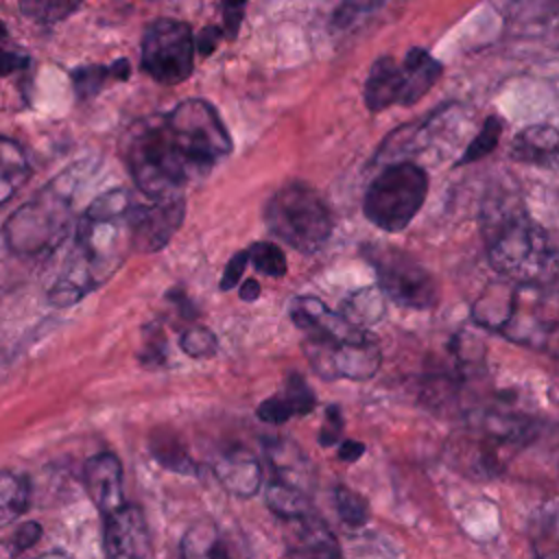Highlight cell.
Instances as JSON below:
<instances>
[{
	"mask_svg": "<svg viewBox=\"0 0 559 559\" xmlns=\"http://www.w3.org/2000/svg\"><path fill=\"white\" fill-rule=\"evenodd\" d=\"M293 323L312 341H352L365 336L362 330L352 328L338 312H332L317 297H295L290 304Z\"/></svg>",
	"mask_w": 559,
	"mask_h": 559,
	"instance_id": "13",
	"label": "cell"
},
{
	"mask_svg": "<svg viewBox=\"0 0 559 559\" xmlns=\"http://www.w3.org/2000/svg\"><path fill=\"white\" fill-rule=\"evenodd\" d=\"M245 17V2H225L223 4V37L234 39L240 31Z\"/></svg>",
	"mask_w": 559,
	"mask_h": 559,
	"instance_id": "41",
	"label": "cell"
},
{
	"mask_svg": "<svg viewBox=\"0 0 559 559\" xmlns=\"http://www.w3.org/2000/svg\"><path fill=\"white\" fill-rule=\"evenodd\" d=\"M362 454H365V443H360V441H356V439H345V441L338 445V459L345 461V463H354V461H358Z\"/></svg>",
	"mask_w": 559,
	"mask_h": 559,
	"instance_id": "45",
	"label": "cell"
},
{
	"mask_svg": "<svg viewBox=\"0 0 559 559\" xmlns=\"http://www.w3.org/2000/svg\"><path fill=\"white\" fill-rule=\"evenodd\" d=\"M483 225L493 271L522 284H544L555 277L557 251L552 238L524 210H491Z\"/></svg>",
	"mask_w": 559,
	"mask_h": 559,
	"instance_id": "1",
	"label": "cell"
},
{
	"mask_svg": "<svg viewBox=\"0 0 559 559\" xmlns=\"http://www.w3.org/2000/svg\"><path fill=\"white\" fill-rule=\"evenodd\" d=\"M129 216V214H127ZM129 245L127 218L90 221L81 216L74 238V249L55 286L48 290V301L57 308L81 301L90 290L107 282L122 264Z\"/></svg>",
	"mask_w": 559,
	"mask_h": 559,
	"instance_id": "2",
	"label": "cell"
},
{
	"mask_svg": "<svg viewBox=\"0 0 559 559\" xmlns=\"http://www.w3.org/2000/svg\"><path fill=\"white\" fill-rule=\"evenodd\" d=\"M334 504H336V511H338L341 520L352 528H358L369 520L367 500L358 491H354L345 485H338L334 489Z\"/></svg>",
	"mask_w": 559,
	"mask_h": 559,
	"instance_id": "31",
	"label": "cell"
},
{
	"mask_svg": "<svg viewBox=\"0 0 559 559\" xmlns=\"http://www.w3.org/2000/svg\"><path fill=\"white\" fill-rule=\"evenodd\" d=\"M515 301H518V293L502 288L500 295H496L493 286L487 288V293L472 306V317L478 325L491 328V330H502L513 310H515Z\"/></svg>",
	"mask_w": 559,
	"mask_h": 559,
	"instance_id": "25",
	"label": "cell"
},
{
	"mask_svg": "<svg viewBox=\"0 0 559 559\" xmlns=\"http://www.w3.org/2000/svg\"><path fill=\"white\" fill-rule=\"evenodd\" d=\"M186 214V201L168 199L153 205H133L127 216L129 245L140 253H155L168 245Z\"/></svg>",
	"mask_w": 559,
	"mask_h": 559,
	"instance_id": "11",
	"label": "cell"
},
{
	"mask_svg": "<svg viewBox=\"0 0 559 559\" xmlns=\"http://www.w3.org/2000/svg\"><path fill=\"white\" fill-rule=\"evenodd\" d=\"M140 360L144 365H162L166 360V341H164V334L157 330L153 336L146 338L142 352H140Z\"/></svg>",
	"mask_w": 559,
	"mask_h": 559,
	"instance_id": "42",
	"label": "cell"
},
{
	"mask_svg": "<svg viewBox=\"0 0 559 559\" xmlns=\"http://www.w3.org/2000/svg\"><path fill=\"white\" fill-rule=\"evenodd\" d=\"M362 255L373 266L378 288L384 297L413 310H430L437 306V282L411 253L395 247L365 245Z\"/></svg>",
	"mask_w": 559,
	"mask_h": 559,
	"instance_id": "8",
	"label": "cell"
},
{
	"mask_svg": "<svg viewBox=\"0 0 559 559\" xmlns=\"http://www.w3.org/2000/svg\"><path fill=\"white\" fill-rule=\"evenodd\" d=\"M266 459L273 469L271 480L310 493V467L299 448L288 441L275 439L266 443Z\"/></svg>",
	"mask_w": 559,
	"mask_h": 559,
	"instance_id": "19",
	"label": "cell"
},
{
	"mask_svg": "<svg viewBox=\"0 0 559 559\" xmlns=\"http://www.w3.org/2000/svg\"><path fill=\"white\" fill-rule=\"evenodd\" d=\"M557 148H559L557 129L550 124H533L513 138L511 157L524 164L552 168L557 164Z\"/></svg>",
	"mask_w": 559,
	"mask_h": 559,
	"instance_id": "18",
	"label": "cell"
},
{
	"mask_svg": "<svg viewBox=\"0 0 559 559\" xmlns=\"http://www.w3.org/2000/svg\"><path fill=\"white\" fill-rule=\"evenodd\" d=\"M20 9L39 22H59V20L68 17L72 11H76L79 4H72V2H24Z\"/></svg>",
	"mask_w": 559,
	"mask_h": 559,
	"instance_id": "35",
	"label": "cell"
},
{
	"mask_svg": "<svg viewBox=\"0 0 559 559\" xmlns=\"http://www.w3.org/2000/svg\"><path fill=\"white\" fill-rule=\"evenodd\" d=\"M249 262L260 271L262 275L269 277H284L286 275V258L284 251L277 245L271 242H253L247 249Z\"/></svg>",
	"mask_w": 559,
	"mask_h": 559,
	"instance_id": "32",
	"label": "cell"
},
{
	"mask_svg": "<svg viewBox=\"0 0 559 559\" xmlns=\"http://www.w3.org/2000/svg\"><path fill=\"white\" fill-rule=\"evenodd\" d=\"M7 39V28L4 24L0 22V76L2 74H9L13 70H22L28 66V57L26 55H20V52H11V50H4L2 48V41Z\"/></svg>",
	"mask_w": 559,
	"mask_h": 559,
	"instance_id": "43",
	"label": "cell"
},
{
	"mask_svg": "<svg viewBox=\"0 0 559 559\" xmlns=\"http://www.w3.org/2000/svg\"><path fill=\"white\" fill-rule=\"evenodd\" d=\"M162 116L192 175L210 170L231 153V135L207 100L188 98Z\"/></svg>",
	"mask_w": 559,
	"mask_h": 559,
	"instance_id": "7",
	"label": "cell"
},
{
	"mask_svg": "<svg viewBox=\"0 0 559 559\" xmlns=\"http://www.w3.org/2000/svg\"><path fill=\"white\" fill-rule=\"evenodd\" d=\"M124 162L135 186L153 201L179 199L192 175L164 116L142 120L129 131L124 140Z\"/></svg>",
	"mask_w": 559,
	"mask_h": 559,
	"instance_id": "3",
	"label": "cell"
},
{
	"mask_svg": "<svg viewBox=\"0 0 559 559\" xmlns=\"http://www.w3.org/2000/svg\"><path fill=\"white\" fill-rule=\"evenodd\" d=\"M404 79H406V92H404V105H415L419 98L426 96V92L435 85V81L441 76V63L430 57L424 48H411L402 61Z\"/></svg>",
	"mask_w": 559,
	"mask_h": 559,
	"instance_id": "20",
	"label": "cell"
},
{
	"mask_svg": "<svg viewBox=\"0 0 559 559\" xmlns=\"http://www.w3.org/2000/svg\"><path fill=\"white\" fill-rule=\"evenodd\" d=\"M258 295H260V282L258 280H245V284L240 286V299L255 301Z\"/></svg>",
	"mask_w": 559,
	"mask_h": 559,
	"instance_id": "46",
	"label": "cell"
},
{
	"mask_svg": "<svg viewBox=\"0 0 559 559\" xmlns=\"http://www.w3.org/2000/svg\"><path fill=\"white\" fill-rule=\"evenodd\" d=\"M282 397L288 402L293 415H308L317 406L314 391L306 384V380L299 373L288 376Z\"/></svg>",
	"mask_w": 559,
	"mask_h": 559,
	"instance_id": "33",
	"label": "cell"
},
{
	"mask_svg": "<svg viewBox=\"0 0 559 559\" xmlns=\"http://www.w3.org/2000/svg\"><path fill=\"white\" fill-rule=\"evenodd\" d=\"M406 79L402 63L391 57H380L373 61L365 81V105L369 111H382L391 105H404Z\"/></svg>",
	"mask_w": 559,
	"mask_h": 559,
	"instance_id": "16",
	"label": "cell"
},
{
	"mask_svg": "<svg viewBox=\"0 0 559 559\" xmlns=\"http://www.w3.org/2000/svg\"><path fill=\"white\" fill-rule=\"evenodd\" d=\"M76 170L79 166H72L61 173L9 216L4 240L13 253L39 255L66 238L72 218V190L79 181Z\"/></svg>",
	"mask_w": 559,
	"mask_h": 559,
	"instance_id": "4",
	"label": "cell"
},
{
	"mask_svg": "<svg viewBox=\"0 0 559 559\" xmlns=\"http://www.w3.org/2000/svg\"><path fill=\"white\" fill-rule=\"evenodd\" d=\"M179 557L181 559H229L225 552L218 526L207 518L197 520L183 533Z\"/></svg>",
	"mask_w": 559,
	"mask_h": 559,
	"instance_id": "21",
	"label": "cell"
},
{
	"mask_svg": "<svg viewBox=\"0 0 559 559\" xmlns=\"http://www.w3.org/2000/svg\"><path fill=\"white\" fill-rule=\"evenodd\" d=\"M28 504V485L22 476L0 472V528L24 513Z\"/></svg>",
	"mask_w": 559,
	"mask_h": 559,
	"instance_id": "28",
	"label": "cell"
},
{
	"mask_svg": "<svg viewBox=\"0 0 559 559\" xmlns=\"http://www.w3.org/2000/svg\"><path fill=\"white\" fill-rule=\"evenodd\" d=\"M131 194L124 188H114L109 192L98 194L85 210V218L90 221H120L131 212Z\"/></svg>",
	"mask_w": 559,
	"mask_h": 559,
	"instance_id": "29",
	"label": "cell"
},
{
	"mask_svg": "<svg viewBox=\"0 0 559 559\" xmlns=\"http://www.w3.org/2000/svg\"><path fill=\"white\" fill-rule=\"evenodd\" d=\"M179 347L192 358H207L216 354L218 343L214 332H210L207 328H190L181 334Z\"/></svg>",
	"mask_w": 559,
	"mask_h": 559,
	"instance_id": "34",
	"label": "cell"
},
{
	"mask_svg": "<svg viewBox=\"0 0 559 559\" xmlns=\"http://www.w3.org/2000/svg\"><path fill=\"white\" fill-rule=\"evenodd\" d=\"M428 194V175L413 162H397L386 166L369 183L362 212L384 231H402L417 216Z\"/></svg>",
	"mask_w": 559,
	"mask_h": 559,
	"instance_id": "6",
	"label": "cell"
},
{
	"mask_svg": "<svg viewBox=\"0 0 559 559\" xmlns=\"http://www.w3.org/2000/svg\"><path fill=\"white\" fill-rule=\"evenodd\" d=\"M31 166L22 146L0 135V205H4L28 179Z\"/></svg>",
	"mask_w": 559,
	"mask_h": 559,
	"instance_id": "22",
	"label": "cell"
},
{
	"mask_svg": "<svg viewBox=\"0 0 559 559\" xmlns=\"http://www.w3.org/2000/svg\"><path fill=\"white\" fill-rule=\"evenodd\" d=\"M264 498H266L269 509L288 522L310 513V493H306L301 489L271 480L264 489Z\"/></svg>",
	"mask_w": 559,
	"mask_h": 559,
	"instance_id": "27",
	"label": "cell"
},
{
	"mask_svg": "<svg viewBox=\"0 0 559 559\" xmlns=\"http://www.w3.org/2000/svg\"><path fill=\"white\" fill-rule=\"evenodd\" d=\"M105 559H148L151 537L144 513L135 504H122L103 518Z\"/></svg>",
	"mask_w": 559,
	"mask_h": 559,
	"instance_id": "12",
	"label": "cell"
},
{
	"mask_svg": "<svg viewBox=\"0 0 559 559\" xmlns=\"http://www.w3.org/2000/svg\"><path fill=\"white\" fill-rule=\"evenodd\" d=\"M142 68L157 83H183L194 70L192 28L173 17L151 22L142 37Z\"/></svg>",
	"mask_w": 559,
	"mask_h": 559,
	"instance_id": "9",
	"label": "cell"
},
{
	"mask_svg": "<svg viewBox=\"0 0 559 559\" xmlns=\"http://www.w3.org/2000/svg\"><path fill=\"white\" fill-rule=\"evenodd\" d=\"M290 535L293 550H297V555L304 559H338L341 555L338 542L330 526L312 511L290 520Z\"/></svg>",
	"mask_w": 559,
	"mask_h": 559,
	"instance_id": "17",
	"label": "cell"
},
{
	"mask_svg": "<svg viewBox=\"0 0 559 559\" xmlns=\"http://www.w3.org/2000/svg\"><path fill=\"white\" fill-rule=\"evenodd\" d=\"M380 9V2H343L334 13H332V26L334 28H349L358 20L367 17L371 11Z\"/></svg>",
	"mask_w": 559,
	"mask_h": 559,
	"instance_id": "36",
	"label": "cell"
},
{
	"mask_svg": "<svg viewBox=\"0 0 559 559\" xmlns=\"http://www.w3.org/2000/svg\"><path fill=\"white\" fill-rule=\"evenodd\" d=\"M500 135H502V120L498 116H489L483 122V129L478 131V135L467 144V148L463 151V155L456 159L454 166H465L469 162L485 157L487 153H491L498 146Z\"/></svg>",
	"mask_w": 559,
	"mask_h": 559,
	"instance_id": "30",
	"label": "cell"
},
{
	"mask_svg": "<svg viewBox=\"0 0 559 559\" xmlns=\"http://www.w3.org/2000/svg\"><path fill=\"white\" fill-rule=\"evenodd\" d=\"M131 70H129V61L127 59H118L111 66H85V68H76L72 72V81H74V90L79 94V98H92L96 96L103 85L109 79H118L124 81L129 79Z\"/></svg>",
	"mask_w": 559,
	"mask_h": 559,
	"instance_id": "26",
	"label": "cell"
},
{
	"mask_svg": "<svg viewBox=\"0 0 559 559\" xmlns=\"http://www.w3.org/2000/svg\"><path fill=\"white\" fill-rule=\"evenodd\" d=\"M343 415H341V408L338 406H328L325 408V419H323V426L319 430V443L323 448H330L334 445L341 435H343Z\"/></svg>",
	"mask_w": 559,
	"mask_h": 559,
	"instance_id": "38",
	"label": "cell"
},
{
	"mask_svg": "<svg viewBox=\"0 0 559 559\" xmlns=\"http://www.w3.org/2000/svg\"><path fill=\"white\" fill-rule=\"evenodd\" d=\"M264 223L273 236L301 253L319 251L332 234L323 199L304 181H290L273 192L264 205Z\"/></svg>",
	"mask_w": 559,
	"mask_h": 559,
	"instance_id": "5",
	"label": "cell"
},
{
	"mask_svg": "<svg viewBox=\"0 0 559 559\" xmlns=\"http://www.w3.org/2000/svg\"><path fill=\"white\" fill-rule=\"evenodd\" d=\"M255 415L266 421V424H284L293 417V411L288 406V402L282 397V395H273V397H266L258 408H255Z\"/></svg>",
	"mask_w": 559,
	"mask_h": 559,
	"instance_id": "37",
	"label": "cell"
},
{
	"mask_svg": "<svg viewBox=\"0 0 559 559\" xmlns=\"http://www.w3.org/2000/svg\"><path fill=\"white\" fill-rule=\"evenodd\" d=\"M85 489L100 511V515H109L124 504L122 493V465L111 452H100L87 459L83 469Z\"/></svg>",
	"mask_w": 559,
	"mask_h": 559,
	"instance_id": "14",
	"label": "cell"
},
{
	"mask_svg": "<svg viewBox=\"0 0 559 559\" xmlns=\"http://www.w3.org/2000/svg\"><path fill=\"white\" fill-rule=\"evenodd\" d=\"M304 354L323 380H367L380 367V349L367 334L352 341H312L304 343Z\"/></svg>",
	"mask_w": 559,
	"mask_h": 559,
	"instance_id": "10",
	"label": "cell"
},
{
	"mask_svg": "<svg viewBox=\"0 0 559 559\" xmlns=\"http://www.w3.org/2000/svg\"><path fill=\"white\" fill-rule=\"evenodd\" d=\"M37 559H70V557L66 552H61V550H52V552H46V555H41Z\"/></svg>",
	"mask_w": 559,
	"mask_h": 559,
	"instance_id": "47",
	"label": "cell"
},
{
	"mask_svg": "<svg viewBox=\"0 0 559 559\" xmlns=\"http://www.w3.org/2000/svg\"><path fill=\"white\" fill-rule=\"evenodd\" d=\"M214 476L229 493L238 498H251L262 487V465L251 452L242 448L223 452L214 461Z\"/></svg>",
	"mask_w": 559,
	"mask_h": 559,
	"instance_id": "15",
	"label": "cell"
},
{
	"mask_svg": "<svg viewBox=\"0 0 559 559\" xmlns=\"http://www.w3.org/2000/svg\"><path fill=\"white\" fill-rule=\"evenodd\" d=\"M386 312L384 295L378 286H367L356 293H352L341 308V317L356 330H362L367 325L378 323Z\"/></svg>",
	"mask_w": 559,
	"mask_h": 559,
	"instance_id": "23",
	"label": "cell"
},
{
	"mask_svg": "<svg viewBox=\"0 0 559 559\" xmlns=\"http://www.w3.org/2000/svg\"><path fill=\"white\" fill-rule=\"evenodd\" d=\"M247 264H249L247 251H238V253H234V255H231V260L227 262L225 271H223V277H221L218 288H221V290H229V288H234V286L240 282V277H242V273H245Z\"/></svg>",
	"mask_w": 559,
	"mask_h": 559,
	"instance_id": "40",
	"label": "cell"
},
{
	"mask_svg": "<svg viewBox=\"0 0 559 559\" xmlns=\"http://www.w3.org/2000/svg\"><path fill=\"white\" fill-rule=\"evenodd\" d=\"M39 537H41V526H39L37 522H26V524H22V526L11 535V539L7 542V546H9L11 555H20V552L28 550L33 544H37Z\"/></svg>",
	"mask_w": 559,
	"mask_h": 559,
	"instance_id": "39",
	"label": "cell"
},
{
	"mask_svg": "<svg viewBox=\"0 0 559 559\" xmlns=\"http://www.w3.org/2000/svg\"><path fill=\"white\" fill-rule=\"evenodd\" d=\"M223 39V31L218 26H205L197 37H194V52L201 55H212Z\"/></svg>",
	"mask_w": 559,
	"mask_h": 559,
	"instance_id": "44",
	"label": "cell"
},
{
	"mask_svg": "<svg viewBox=\"0 0 559 559\" xmlns=\"http://www.w3.org/2000/svg\"><path fill=\"white\" fill-rule=\"evenodd\" d=\"M148 448H151L153 459L162 467H166L170 472H177V474H183V476L197 474V463L188 454L183 441L173 430H166V428L153 430V435L148 439Z\"/></svg>",
	"mask_w": 559,
	"mask_h": 559,
	"instance_id": "24",
	"label": "cell"
}]
</instances>
